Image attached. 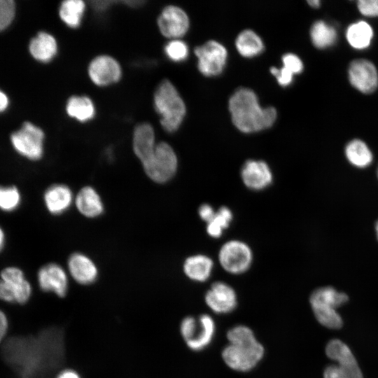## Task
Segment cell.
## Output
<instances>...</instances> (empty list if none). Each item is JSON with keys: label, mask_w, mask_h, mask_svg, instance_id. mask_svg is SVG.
Segmentation results:
<instances>
[{"label": "cell", "mask_w": 378, "mask_h": 378, "mask_svg": "<svg viewBox=\"0 0 378 378\" xmlns=\"http://www.w3.org/2000/svg\"><path fill=\"white\" fill-rule=\"evenodd\" d=\"M228 107L233 124L244 133L255 132L270 127L277 115L274 107H262L255 93L246 88H239L232 94Z\"/></svg>", "instance_id": "1"}, {"label": "cell", "mask_w": 378, "mask_h": 378, "mask_svg": "<svg viewBox=\"0 0 378 378\" xmlns=\"http://www.w3.org/2000/svg\"><path fill=\"white\" fill-rule=\"evenodd\" d=\"M153 105L162 128L169 133L176 132L183 120L186 108L171 81L164 79L158 85L153 95Z\"/></svg>", "instance_id": "2"}, {"label": "cell", "mask_w": 378, "mask_h": 378, "mask_svg": "<svg viewBox=\"0 0 378 378\" xmlns=\"http://www.w3.org/2000/svg\"><path fill=\"white\" fill-rule=\"evenodd\" d=\"M265 355L263 345L255 334L232 341L221 352L223 360L230 369L237 372H248L255 368Z\"/></svg>", "instance_id": "3"}, {"label": "cell", "mask_w": 378, "mask_h": 378, "mask_svg": "<svg viewBox=\"0 0 378 378\" xmlns=\"http://www.w3.org/2000/svg\"><path fill=\"white\" fill-rule=\"evenodd\" d=\"M348 300L346 293L331 286L318 288L309 297V303L316 320L330 329H339L342 326V318L336 309Z\"/></svg>", "instance_id": "4"}, {"label": "cell", "mask_w": 378, "mask_h": 378, "mask_svg": "<svg viewBox=\"0 0 378 378\" xmlns=\"http://www.w3.org/2000/svg\"><path fill=\"white\" fill-rule=\"evenodd\" d=\"M32 293V285L19 265H6L0 270L1 302L23 305L29 301Z\"/></svg>", "instance_id": "5"}, {"label": "cell", "mask_w": 378, "mask_h": 378, "mask_svg": "<svg viewBox=\"0 0 378 378\" xmlns=\"http://www.w3.org/2000/svg\"><path fill=\"white\" fill-rule=\"evenodd\" d=\"M216 328L214 318L206 314L197 317L187 316L180 323L181 337L187 346L194 351H202L211 343Z\"/></svg>", "instance_id": "6"}, {"label": "cell", "mask_w": 378, "mask_h": 378, "mask_svg": "<svg viewBox=\"0 0 378 378\" xmlns=\"http://www.w3.org/2000/svg\"><path fill=\"white\" fill-rule=\"evenodd\" d=\"M327 356L336 361L323 372V378H363L361 370L349 347L342 341L334 339L326 345Z\"/></svg>", "instance_id": "7"}, {"label": "cell", "mask_w": 378, "mask_h": 378, "mask_svg": "<svg viewBox=\"0 0 378 378\" xmlns=\"http://www.w3.org/2000/svg\"><path fill=\"white\" fill-rule=\"evenodd\" d=\"M178 163V158L173 148L162 141L157 143L153 155L142 165L150 179L157 183H164L175 176Z\"/></svg>", "instance_id": "8"}, {"label": "cell", "mask_w": 378, "mask_h": 378, "mask_svg": "<svg viewBox=\"0 0 378 378\" xmlns=\"http://www.w3.org/2000/svg\"><path fill=\"white\" fill-rule=\"evenodd\" d=\"M222 268L231 274H241L248 271L253 262V251L246 242L231 239L224 243L218 253Z\"/></svg>", "instance_id": "9"}, {"label": "cell", "mask_w": 378, "mask_h": 378, "mask_svg": "<svg viewBox=\"0 0 378 378\" xmlns=\"http://www.w3.org/2000/svg\"><path fill=\"white\" fill-rule=\"evenodd\" d=\"M44 133L31 122H25L22 127L10 136L13 149L24 158L36 162L43 155Z\"/></svg>", "instance_id": "10"}, {"label": "cell", "mask_w": 378, "mask_h": 378, "mask_svg": "<svg viewBox=\"0 0 378 378\" xmlns=\"http://www.w3.org/2000/svg\"><path fill=\"white\" fill-rule=\"evenodd\" d=\"M199 71L206 76L220 74L226 64L227 51L219 42L210 40L195 48Z\"/></svg>", "instance_id": "11"}, {"label": "cell", "mask_w": 378, "mask_h": 378, "mask_svg": "<svg viewBox=\"0 0 378 378\" xmlns=\"http://www.w3.org/2000/svg\"><path fill=\"white\" fill-rule=\"evenodd\" d=\"M36 281L41 291L54 293L57 297L64 298L68 292L67 274L57 263L48 262L41 266L36 272Z\"/></svg>", "instance_id": "12"}, {"label": "cell", "mask_w": 378, "mask_h": 378, "mask_svg": "<svg viewBox=\"0 0 378 378\" xmlns=\"http://www.w3.org/2000/svg\"><path fill=\"white\" fill-rule=\"evenodd\" d=\"M89 78L97 86L105 87L120 80L122 69L113 57L101 55L93 58L88 68Z\"/></svg>", "instance_id": "13"}, {"label": "cell", "mask_w": 378, "mask_h": 378, "mask_svg": "<svg viewBox=\"0 0 378 378\" xmlns=\"http://www.w3.org/2000/svg\"><path fill=\"white\" fill-rule=\"evenodd\" d=\"M157 24L164 36L178 39L188 31L190 21L187 13L181 8L169 5L162 10Z\"/></svg>", "instance_id": "14"}, {"label": "cell", "mask_w": 378, "mask_h": 378, "mask_svg": "<svg viewBox=\"0 0 378 378\" xmlns=\"http://www.w3.org/2000/svg\"><path fill=\"white\" fill-rule=\"evenodd\" d=\"M243 184L249 190L260 191L267 188L273 182L274 176L269 164L261 160H246L240 170Z\"/></svg>", "instance_id": "15"}, {"label": "cell", "mask_w": 378, "mask_h": 378, "mask_svg": "<svg viewBox=\"0 0 378 378\" xmlns=\"http://www.w3.org/2000/svg\"><path fill=\"white\" fill-rule=\"evenodd\" d=\"M207 307L218 314H229L237 306V295L234 289L223 281L213 283L204 295Z\"/></svg>", "instance_id": "16"}, {"label": "cell", "mask_w": 378, "mask_h": 378, "mask_svg": "<svg viewBox=\"0 0 378 378\" xmlns=\"http://www.w3.org/2000/svg\"><path fill=\"white\" fill-rule=\"evenodd\" d=\"M348 75L351 84L363 93H372L378 86L377 70L369 60L358 59L352 61Z\"/></svg>", "instance_id": "17"}, {"label": "cell", "mask_w": 378, "mask_h": 378, "mask_svg": "<svg viewBox=\"0 0 378 378\" xmlns=\"http://www.w3.org/2000/svg\"><path fill=\"white\" fill-rule=\"evenodd\" d=\"M74 195L69 186L55 183L48 186L43 194V202L46 211L53 216H59L69 210Z\"/></svg>", "instance_id": "18"}, {"label": "cell", "mask_w": 378, "mask_h": 378, "mask_svg": "<svg viewBox=\"0 0 378 378\" xmlns=\"http://www.w3.org/2000/svg\"><path fill=\"white\" fill-rule=\"evenodd\" d=\"M70 275L81 285L93 284L98 277V268L94 261L82 253H72L67 262Z\"/></svg>", "instance_id": "19"}, {"label": "cell", "mask_w": 378, "mask_h": 378, "mask_svg": "<svg viewBox=\"0 0 378 378\" xmlns=\"http://www.w3.org/2000/svg\"><path fill=\"white\" fill-rule=\"evenodd\" d=\"M156 144L155 131L150 123L142 122L135 127L132 136V147L135 155L142 164L150 159Z\"/></svg>", "instance_id": "20"}, {"label": "cell", "mask_w": 378, "mask_h": 378, "mask_svg": "<svg viewBox=\"0 0 378 378\" xmlns=\"http://www.w3.org/2000/svg\"><path fill=\"white\" fill-rule=\"evenodd\" d=\"M214 262L205 254H195L186 258L183 264L184 274L191 281L205 282L211 276Z\"/></svg>", "instance_id": "21"}, {"label": "cell", "mask_w": 378, "mask_h": 378, "mask_svg": "<svg viewBox=\"0 0 378 378\" xmlns=\"http://www.w3.org/2000/svg\"><path fill=\"white\" fill-rule=\"evenodd\" d=\"M75 203L78 211L87 218H97L104 212L102 200L97 191L91 186H85L80 190Z\"/></svg>", "instance_id": "22"}, {"label": "cell", "mask_w": 378, "mask_h": 378, "mask_svg": "<svg viewBox=\"0 0 378 378\" xmlns=\"http://www.w3.org/2000/svg\"><path fill=\"white\" fill-rule=\"evenodd\" d=\"M29 48L32 57L42 62H50L57 55L58 50L55 37L45 31L38 33L31 40Z\"/></svg>", "instance_id": "23"}, {"label": "cell", "mask_w": 378, "mask_h": 378, "mask_svg": "<svg viewBox=\"0 0 378 378\" xmlns=\"http://www.w3.org/2000/svg\"><path fill=\"white\" fill-rule=\"evenodd\" d=\"M65 109L70 118L80 122L90 121L95 115V107L93 102L85 95L71 97L66 102Z\"/></svg>", "instance_id": "24"}, {"label": "cell", "mask_w": 378, "mask_h": 378, "mask_svg": "<svg viewBox=\"0 0 378 378\" xmlns=\"http://www.w3.org/2000/svg\"><path fill=\"white\" fill-rule=\"evenodd\" d=\"M346 40L355 49L367 48L373 38V29L365 21L360 20L351 24L346 31Z\"/></svg>", "instance_id": "25"}, {"label": "cell", "mask_w": 378, "mask_h": 378, "mask_svg": "<svg viewBox=\"0 0 378 378\" xmlns=\"http://www.w3.org/2000/svg\"><path fill=\"white\" fill-rule=\"evenodd\" d=\"M23 201L22 192L14 183H0V212L10 214L17 211Z\"/></svg>", "instance_id": "26"}, {"label": "cell", "mask_w": 378, "mask_h": 378, "mask_svg": "<svg viewBox=\"0 0 378 378\" xmlns=\"http://www.w3.org/2000/svg\"><path fill=\"white\" fill-rule=\"evenodd\" d=\"M85 7L82 0L64 1L59 8V18L69 28H78L81 24Z\"/></svg>", "instance_id": "27"}, {"label": "cell", "mask_w": 378, "mask_h": 378, "mask_svg": "<svg viewBox=\"0 0 378 378\" xmlns=\"http://www.w3.org/2000/svg\"><path fill=\"white\" fill-rule=\"evenodd\" d=\"M235 46L239 54L246 57L258 55L264 49L261 38L251 29L240 32L236 38Z\"/></svg>", "instance_id": "28"}, {"label": "cell", "mask_w": 378, "mask_h": 378, "mask_svg": "<svg viewBox=\"0 0 378 378\" xmlns=\"http://www.w3.org/2000/svg\"><path fill=\"white\" fill-rule=\"evenodd\" d=\"M345 155L351 164L359 168L368 167L373 159L370 149L360 139H354L347 144Z\"/></svg>", "instance_id": "29"}, {"label": "cell", "mask_w": 378, "mask_h": 378, "mask_svg": "<svg viewBox=\"0 0 378 378\" xmlns=\"http://www.w3.org/2000/svg\"><path fill=\"white\" fill-rule=\"evenodd\" d=\"M335 28L323 20L316 21L311 27L310 37L312 43L318 48L332 46L337 41Z\"/></svg>", "instance_id": "30"}, {"label": "cell", "mask_w": 378, "mask_h": 378, "mask_svg": "<svg viewBox=\"0 0 378 378\" xmlns=\"http://www.w3.org/2000/svg\"><path fill=\"white\" fill-rule=\"evenodd\" d=\"M233 219V214L227 206H220L214 218L206 223V231L208 235L217 239L222 236L228 228Z\"/></svg>", "instance_id": "31"}, {"label": "cell", "mask_w": 378, "mask_h": 378, "mask_svg": "<svg viewBox=\"0 0 378 378\" xmlns=\"http://www.w3.org/2000/svg\"><path fill=\"white\" fill-rule=\"evenodd\" d=\"M165 55L173 62H182L188 56V47L180 38L171 39L164 46Z\"/></svg>", "instance_id": "32"}, {"label": "cell", "mask_w": 378, "mask_h": 378, "mask_svg": "<svg viewBox=\"0 0 378 378\" xmlns=\"http://www.w3.org/2000/svg\"><path fill=\"white\" fill-rule=\"evenodd\" d=\"M15 16V3L12 0H0V31L6 28Z\"/></svg>", "instance_id": "33"}, {"label": "cell", "mask_w": 378, "mask_h": 378, "mask_svg": "<svg viewBox=\"0 0 378 378\" xmlns=\"http://www.w3.org/2000/svg\"><path fill=\"white\" fill-rule=\"evenodd\" d=\"M283 66L293 75L300 74L303 69V64L298 56L293 53H286L282 56Z\"/></svg>", "instance_id": "34"}, {"label": "cell", "mask_w": 378, "mask_h": 378, "mask_svg": "<svg viewBox=\"0 0 378 378\" xmlns=\"http://www.w3.org/2000/svg\"><path fill=\"white\" fill-rule=\"evenodd\" d=\"M360 13L367 17L378 16V0H360L357 2Z\"/></svg>", "instance_id": "35"}, {"label": "cell", "mask_w": 378, "mask_h": 378, "mask_svg": "<svg viewBox=\"0 0 378 378\" xmlns=\"http://www.w3.org/2000/svg\"><path fill=\"white\" fill-rule=\"evenodd\" d=\"M270 71L281 86L289 85L293 81V74L283 66L280 69L272 66L270 68Z\"/></svg>", "instance_id": "36"}, {"label": "cell", "mask_w": 378, "mask_h": 378, "mask_svg": "<svg viewBox=\"0 0 378 378\" xmlns=\"http://www.w3.org/2000/svg\"><path fill=\"white\" fill-rule=\"evenodd\" d=\"M216 211L209 204L204 203L199 206L198 215L206 223H209L215 216Z\"/></svg>", "instance_id": "37"}, {"label": "cell", "mask_w": 378, "mask_h": 378, "mask_svg": "<svg viewBox=\"0 0 378 378\" xmlns=\"http://www.w3.org/2000/svg\"><path fill=\"white\" fill-rule=\"evenodd\" d=\"M9 329V321L6 314L0 309V344L6 336Z\"/></svg>", "instance_id": "38"}, {"label": "cell", "mask_w": 378, "mask_h": 378, "mask_svg": "<svg viewBox=\"0 0 378 378\" xmlns=\"http://www.w3.org/2000/svg\"><path fill=\"white\" fill-rule=\"evenodd\" d=\"M112 3L111 1H94L91 4L95 10L101 12L107 10Z\"/></svg>", "instance_id": "39"}, {"label": "cell", "mask_w": 378, "mask_h": 378, "mask_svg": "<svg viewBox=\"0 0 378 378\" xmlns=\"http://www.w3.org/2000/svg\"><path fill=\"white\" fill-rule=\"evenodd\" d=\"M56 378H81L80 374L74 370L66 369L61 371Z\"/></svg>", "instance_id": "40"}, {"label": "cell", "mask_w": 378, "mask_h": 378, "mask_svg": "<svg viewBox=\"0 0 378 378\" xmlns=\"http://www.w3.org/2000/svg\"><path fill=\"white\" fill-rule=\"evenodd\" d=\"M7 232L3 225L0 223V254L4 252L7 245Z\"/></svg>", "instance_id": "41"}, {"label": "cell", "mask_w": 378, "mask_h": 378, "mask_svg": "<svg viewBox=\"0 0 378 378\" xmlns=\"http://www.w3.org/2000/svg\"><path fill=\"white\" fill-rule=\"evenodd\" d=\"M8 105V99L5 93L0 90V112L4 111Z\"/></svg>", "instance_id": "42"}, {"label": "cell", "mask_w": 378, "mask_h": 378, "mask_svg": "<svg viewBox=\"0 0 378 378\" xmlns=\"http://www.w3.org/2000/svg\"><path fill=\"white\" fill-rule=\"evenodd\" d=\"M124 3L127 4V6H129L130 7L136 8V7H139V6H141L144 4V1L132 0V1H124Z\"/></svg>", "instance_id": "43"}, {"label": "cell", "mask_w": 378, "mask_h": 378, "mask_svg": "<svg viewBox=\"0 0 378 378\" xmlns=\"http://www.w3.org/2000/svg\"><path fill=\"white\" fill-rule=\"evenodd\" d=\"M309 5L314 8H318L320 6V1L318 0H309L307 1Z\"/></svg>", "instance_id": "44"}, {"label": "cell", "mask_w": 378, "mask_h": 378, "mask_svg": "<svg viewBox=\"0 0 378 378\" xmlns=\"http://www.w3.org/2000/svg\"><path fill=\"white\" fill-rule=\"evenodd\" d=\"M375 230H376L377 236L378 239V221L376 223V225H375Z\"/></svg>", "instance_id": "45"}, {"label": "cell", "mask_w": 378, "mask_h": 378, "mask_svg": "<svg viewBox=\"0 0 378 378\" xmlns=\"http://www.w3.org/2000/svg\"><path fill=\"white\" fill-rule=\"evenodd\" d=\"M377 176H378V169H377Z\"/></svg>", "instance_id": "46"}]
</instances>
